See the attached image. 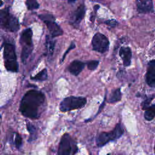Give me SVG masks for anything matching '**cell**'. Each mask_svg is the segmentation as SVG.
Wrapping results in <instances>:
<instances>
[{"mask_svg":"<svg viewBox=\"0 0 155 155\" xmlns=\"http://www.w3.org/2000/svg\"><path fill=\"white\" fill-rule=\"evenodd\" d=\"M44 101L45 96L42 92L34 90H30L23 96L19 110L24 116L31 119L38 118L39 116V108Z\"/></svg>","mask_w":155,"mask_h":155,"instance_id":"1","label":"cell"},{"mask_svg":"<svg viewBox=\"0 0 155 155\" xmlns=\"http://www.w3.org/2000/svg\"><path fill=\"white\" fill-rule=\"evenodd\" d=\"M124 128L120 123H118L114 128L110 132H101L96 137V143L97 147H101L110 141L120 138L123 134Z\"/></svg>","mask_w":155,"mask_h":155,"instance_id":"2","label":"cell"},{"mask_svg":"<svg viewBox=\"0 0 155 155\" xmlns=\"http://www.w3.org/2000/svg\"><path fill=\"white\" fill-rule=\"evenodd\" d=\"M0 28L15 32L19 28L18 19L10 13L8 8L0 10Z\"/></svg>","mask_w":155,"mask_h":155,"instance_id":"3","label":"cell"},{"mask_svg":"<svg viewBox=\"0 0 155 155\" xmlns=\"http://www.w3.org/2000/svg\"><path fill=\"white\" fill-rule=\"evenodd\" d=\"M4 65L8 71L17 72L18 64L17 62L15 45L10 43H6L4 47Z\"/></svg>","mask_w":155,"mask_h":155,"instance_id":"4","label":"cell"},{"mask_svg":"<svg viewBox=\"0 0 155 155\" xmlns=\"http://www.w3.org/2000/svg\"><path fill=\"white\" fill-rule=\"evenodd\" d=\"M32 35L33 32L31 29L27 28L22 32L20 36L19 42L22 47L21 60L24 64L26 62L28 57L29 56L33 50Z\"/></svg>","mask_w":155,"mask_h":155,"instance_id":"5","label":"cell"},{"mask_svg":"<svg viewBox=\"0 0 155 155\" xmlns=\"http://www.w3.org/2000/svg\"><path fill=\"white\" fill-rule=\"evenodd\" d=\"M87 103V99L82 96H68L64 99L60 104L59 109L62 112H66L81 108Z\"/></svg>","mask_w":155,"mask_h":155,"instance_id":"6","label":"cell"},{"mask_svg":"<svg viewBox=\"0 0 155 155\" xmlns=\"http://www.w3.org/2000/svg\"><path fill=\"white\" fill-rule=\"evenodd\" d=\"M78 150L76 143L71 136L67 133L64 134L61 139L58 154L59 155L74 154L78 152Z\"/></svg>","mask_w":155,"mask_h":155,"instance_id":"7","label":"cell"},{"mask_svg":"<svg viewBox=\"0 0 155 155\" xmlns=\"http://www.w3.org/2000/svg\"><path fill=\"white\" fill-rule=\"evenodd\" d=\"M91 45L94 51L104 53L108 50L110 42L104 35L101 33H97L92 38Z\"/></svg>","mask_w":155,"mask_h":155,"instance_id":"8","label":"cell"},{"mask_svg":"<svg viewBox=\"0 0 155 155\" xmlns=\"http://www.w3.org/2000/svg\"><path fill=\"white\" fill-rule=\"evenodd\" d=\"M85 6L84 4L79 5L71 16V24L74 27H78L85 16Z\"/></svg>","mask_w":155,"mask_h":155,"instance_id":"9","label":"cell"},{"mask_svg":"<svg viewBox=\"0 0 155 155\" xmlns=\"http://www.w3.org/2000/svg\"><path fill=\"white\" fill-rule=\"evenodd\" d=\"M145 81L150 87H155V59L151 60L148 63Z\"/></svg>","mask_w":155,"mask_h":155,"instance_id":"10","label":"cell"},{"mask_svg":"<svg viewBox=\"0 0 155 155\" xmlns=\"http://www.w3.org/2000/svg\"><path fill=\"white\" fill-rule=\"evenodd\" d=\"M136 2L139 12L147 13L153 12V0H136Z\"/></svg>","mask_w":155,"mask_h":155,"instance_id":"11","label":"cell"},{"mask_svg":"<svg viewBox=\"0 0 155 155\" xmlns=\"http://www.w3.org/2000/svg\"><path fill=\"white\" fill-rule=\"evenodd\" d=\"M54 20L55 19H51L44 21V22L46 24L52 38L61 36L63 33L62 28L54 22Z\"/></svg>","mask_w":155,"mask_h":155,"instance_id":"12","label":"cell"},{"mask_svg":"<svg viewBox=\"0 0 155 155\" xmlns=\"http://www.w3.org/2000/svg\"><path fill=\"white\" fill-rule=\"evenodd\" d=\"M119 56L122 59L123 64L125 67L130 65L131 62L132 53L130 47H121L119 50Z\"/></svg>","mask_w":155,"mask_h":155,"instance_id":"13","label":"cell"},{"mask_svg":"<svg viewBox=\"0 0 155 155\" xmlns=\"http://www.w3.org/2000/svg\"><path fill=\"white\" fill-rule=\"evenodd\" d=\"M85 64L79 60L73 61L68 66V70L70 73L74 75L78 76L84 68Z\"/></svg>","mask_w":155,"mask_h":155,"instance_id":"14","label":"cell"},{"mask_svg":"<svg viewBox=\"0 0 155 155\" xmlns=\"http://www.w3.org/2000/svg\"><path fill=\"white\" fill-rule=\"evenodd\" d=\"M55 46V41L52 39L49 36H46L45 41V47L47 50V53L49 56H51L53 54Z\"/></svg>","mask_w":155,"mask_h":155,"instance_id":"15","label":"cell"},{"mask_svg":"<svg viewBox=\"0 0 155 155\" xmlns=\"http://www.w3.org/2000/svg\"><path fill=\"white\" fill-rule=\"evenodd\" d=\"M122 98V93L120 91V88H116L113 90L111 93L110 94L108 102L114 103L119 102L121 100Z\"/></svg>","mask_w":155,"mask_h":155,"instance_id":"16","label":"cell"},{"mask_svg":"<svg viewBox=\"0 0 155 155\" xmlns=\"http://www.w3.org/2000/svg\"><path fill=\"white\" fill-rule=\"evenodd\" d=\"M155 117V104L150 105L148 107L144 112V118L150 121L153 120Z\"/></svg>","mask_w":155,"mask_h":155,"instance_id":"17","label":"cell"},{"mask_svg":"<svg viewBox=\"0 0 155 155\" xmlns=\"http://www.w3.org/2000/svg\"><path fill=\"white\" fill-rule=\"evenodd\" d=\"M47 78H48V75H47V69L44 68L42 71H41L39 73H38L37 74H36L35 76L31 77V79L37 81H44L46 80Z\"/></svg>","mask_w":155,"mask_h":155,"instance_id":"18","label":"cell"},{"mask_svg":"<svg viewBox=\"0 0 155 155\" xmlns=\"http://www.w3.org/2000/svg\"><path fill=\"white\" fill-rule=\"evenodd\" d=\"M26 5L28 10L37 9L39 7V4L36 0H26Z\"/></svg>","mask_w":155,"mask_h":155,"instance_id":"19","label":"cell"},{"mask_svg":"<svg viewBox=\"0 0 155 155\" xmlns=\"http://www.w3.org/2000/svg\"><path fill=\"white\" fill-rule=\"evenodd\" d=\"M27 130H28V132L30 134V140L34 139H35L34 137L36 136V130L35 127L31 124L28 122L27 124Z\"/></svg>","mask_w":155,"mask_h":155,"instance_id":"20","label":"cell"},{"mask_svg":"<svg viewBox=\"0 0 155 155\" xmlns=\"http://www.w3.org/2000/svg\"><path fill=\"white\" fill-rule=\"evenodd\" d=\"M99 64V61L97 60H92L87 62V68L90 70H94L97 67Z\"/></svg>","mask_w":155,"mask_h":155,"instance_id":"21","label":"cell"},{"mask_svg":"<svg viewBox=\"0 0 155 155\" xmlns=\"http://www.w3.org/2000/svg\"><path fill=\"white\" fill-rule=\"evenodd\" d=\"M153 96H151V97H148L145 100H144L142 103V110H145L148 107L150 106V104L151 101V100L153 99Z\"/></svg>","mask_w":155,"mask_h":155,"instance_id":"22","label":"cell"},{"mask_svg":"<svg viewBox=\"0 0 155 155\" xmlns=\"http://www.w3.org/2000/svg\"><path fill=\"white\" fill-rule=\"evenodd\" d=\"M15 145L17 148H20L22 145V138L20 136V134L18 133H15Z\"/></svg>","mask_w":155,"mask_h":155,"instance_id":"23","label":"cell"},{"mask_svg":"<svg viewBox=\"0 0 155 155\" xmlns=\"http://www.w3.org/2000/svg\"><path fill=\"white\" fill-rule=\"evenodd\" d=\"M39 18L44 22L45 21L47 20H51V19H55L54 17L50 14H42L39 15Z\"/></svg>","mask_w":155,"mask_h":155,"instance_id":"24","label":"cell"},{"mask_svg":"<svg viewBox=\"0 0 155 155\" xmlns=\"http://www.w3.org/2000/svg\"><path fill=\"white\" fill-rule=\"evenodd\" d=\"M75 47H76V45H75V44H74L73 42H71V44H70V47L68 48V49L67 50V51H66L65 52V53L64 54V55H63V56H62V59H61V62H62L64 61V59H65V56H67V54H68V53L70 50H71L72 49L74 48Z\"/></svg>","mask_w":155,"mask_h":155,"instance_id":"25","label":"cell"},{"mask_svg":"<svg viewBox=\"0 0 155 155\" xmlns=\"http://www.w3.org/2000/svg\"><path fill=\"white\" fill-rule=\"evenodd\" d=\"M105 23L107 25H109V26H110V27H114L116 26L117 24V22L116 20H114V19L107 20V21H106L105 22Z\"/></svg>","mask_w":155,"mask_h":155,"instance_id":"26","label":"cell"},{"mask_svg":"<svg viewBox=\"0 0 155 155\" xmlns=\"http://www.w3.org/2000/svg\"><path fill=\"white\" fill-rule=\"evenodd\" d=\"M76 0H68V1L69 2H75Z\"/></svg>","mask_w":155,"mask_h":155,"instance_id":"27","label":"cell"},{"mask_svg":"<svg viewBox=\"0 0 155 155\" xmlns=\"http://www.w3.org/2000/svg\"><path fill=\"white\" fill-rule=\"evenodd\" d=\"M154 153H155V143H154Z\"/></svg>","mask_w":155,"mask_h":155,"instance_id":"28","label":"cell"},{"mask_svg":"<svg viewBox=\"0 0 155 155\" xmlns=\"http://www.w3.org/2000/svg\"><path fill=\"white\" fill-rule=\"evenodd\" d=\"M94 1H100V0H94Z\"/></svg>","mask_w":155,"mask_h":155,"instance_id":"29","label":"cell"}]
</instances>
